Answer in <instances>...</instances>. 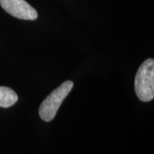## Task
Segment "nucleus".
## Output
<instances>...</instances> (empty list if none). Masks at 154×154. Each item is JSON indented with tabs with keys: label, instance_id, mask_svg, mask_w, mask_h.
Masks as SVG:
<instances>
[{
	"label": "nucleus",
	"instance_id": "nucleus-3",
	"mask_svg": "<svg viewBox=\"0 0 154 154\" xmlns=\"http://www.w3.org/2000/svg\"><path fill=\"white\" fill-rule=\"evenodd\" d=\"M2 8L12 17L22 20H36L38 13L25 0H0Z\"/></svg>",
	"mask_w": 154,
	"mask_h": 154
},
{
	"label": "nucleus",
	"instance_id": "nucleus-2",
	"mask_svg": "<svg viewBox=\"0 0 154 154\" xmlns=\"http://www.w3.org/2000/svg\"><path fill=\"white\" fill-rule=\"evenodd\" d=\"M73 87V82L66 81L44 99L38 109V114L43 121L50 122L55 117L63 101L70 93Z\"/></svg>",
	"mask_w": 154,
	"mask_h": 154
},
{
	"label": "nucleus",
	"instance_id": "nucleus-1",
	"mask_svg": "<svg viewBox=\"0 0 154 154\" xmlns=\"http://www.w3.org/2000/svg\"><path fill=\"white\" fill-rule=\"evenodd\" d=\"M134 89L137 97L144 102H149L154 98V60L148 58L141 63L138 69Z\"/></svg>",
	"mask_w": 154,
	"mask_h": 154
},
{
	"label": "nucleus",
	"instance_id": "nucleus-4",
	"mask_svg": "<svg viewBox=\"0 0 154 154\" xmlns=\"http://www.w3.org/2000/svg\"><path fill=\"white\" fill-rule=\"evenodd\" d=\"M18 100V96L14 90L7 87H0V107L9 108Z\"/></svg>",
	"mask_w": 154,
	"mask_h": 154
}]
</instances>
